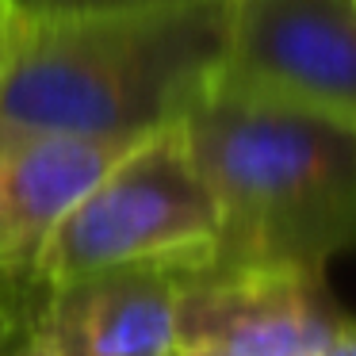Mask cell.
Returning <instances> with one entry per match:
<instances>
[{
    "label": "cell",
    "mask_w": 356,
    "mask_h": 356,
    "mask_svg": "<svg viewBox=\"0 0 356 356\" xmlns=\"http://www.w3.org/2000/svg\"><path fill=\"white\" fill-rule=\"evenodd\" d=\"M207 92L356 127V0H226V47Z\"/></svg>",
    "instance_id": "cell-4"
},
{
    "label": "cell",
    "mask_w": 356,
    "mask_h": 356,
    "mask_svg": "<svg viewBox=\"0 0 356 356\" xmlns=\"http://www.w3.org/2000/svg\"><path fill=\"white\" fill-rule=\"evenodd\" d=\"M134 142L0 127V268H31L50 230Z\"/></svg>",
    "instance_id": "cell-7"
},
{
    "label": "cell",
    "mask_w": 356,
    "mask_h": 356,
    "mask_svg": "<svg viewBox=\"0 0 356 356\" xmlns=\"http://www.w3.org/2000/svg\"><path fill=\"white\" fill-rule=\"evenodd\" d=\"M24 272L27 268H0V299H4V295L19 284V276H24Z\"/></svg>",
    "instance_id": "cell-11"
},
{
    "label": "cell",
    "mask_w": 356,
    "mask_h": 356,
    "mask_svg": "<svg viewBox=\"0 0 356 356\" xmlns=\"http://www.w3.org/2000/svg\"><path fill=\"white\" fill-rule=\"evenodd\" d=\"M211 261H142L42 284V322L58 356H165L180 299Z\"/></svg>",
    "instance_id": "cell-6"
},
{
    "label": "cell",
    "mask_w": 356,
    "mask_h": 356,
    "mask_svg": "<svg viewBox=\"0 0 356 356\" xmlns=\"http://www.w3.org/2000/svg\"><path fill=\"white\" fill-rule=\"evenodd\" d=\"M345 314L325 272L211 261L180 299L177 345L226 356H318Z\"/></svg>",
    "instance_id": "cell-5"
},
{
    "label": "cell",
    "mask_w": 356,
    "mask_h": 356,
    "mask_svg": "<svg viewBox=\"0 0 356 356\" xmlns=\"http://www.w3.org/2000/svg\"><path fill=\"white\" fill-rule=\"evenodd\" d=\"M318 356H356V318L345 314L341 325L333 330V337L325 341V348Z\"/></svg>",
    "instance_id": "cell-10"
},
{
    "label": "cell",
    "mask_w": 356,
    "mask_h": 356,
    "mask_svg": "<svg viewBox=\"0 0 356 356\" xmlns=\"http://www.w3.org/2000/svg\"><path fill=\"white\" fill-rule=\"evenodd\" d=\"M169 0H4V16H81V12H115V8H149Z\"/></svg>",
    "instance_id": "cell-9"
},
{
    "label": "cell",
    "mask_w": 356,
    "mask_h": 356,
    "mask_svg": "<svg viewBox=\"0 0 356 356\" xmlns=\"http://www.w3.org/2000/svg\"><path fill=\"white\" fill-rule=\"evenodd\" d=\"M0 35H4V19H0Z\"/></svg>",
    "instance_id": "cell-14"
},
{
    "label": "cell",
    "mask_w": 356,
    "mask_h": 356,
    "mask_svg": "<svg viewBox=\"0 0 356 356\" xmlns=\"http://www.w3.org/2000/svg\"><path fill=\"white\" fill-rule=\"evenodd\" d=\"M226 47V0L4 16L0 127L146 138L188 115Z\"/></svg>",
    "instance_id": "cell-1"
},
{
    "label": "cell",
    "mask_w": 356,
    "mask_h": 356,
    "mask_svg": "<svg viewBox=\"0 0 356 356\" xmlns=\"http://www.w3.org/2000/svg\"><path fill=\"white\" fill-rule=\"evenodd\" d=\"M215 195L177 119L138 138L73 203L35 253L31 276L62 284L115 264L215 261Z\"/></svg>",
    "instance_id": "cell-3"
},
{
    "label": "cell",
    "mask_w": 356,
    "mask_h": 356,
    "mask_svg": "<svg viewBox=\"0 0 356 356\" xmlns=\"http://www.w3.org/2000/svg\"><path fill=\"white\" fill-rule=\"evenodd\" d=\"M0 19H4V0H0Z\"/></svg>",
    "instance_id": "cell-13"
},
{
    "label": "cell",
    "mask_w": 356,
    "mask_h": 356,
    "mask_svg": "<svg viewBox=\"0 0 356 356\" xmlns=\"http://www.w3.org/2000/svg\"><path fill=\"white\" fill-rule=\"evenodd\" d=\"M165 356H226V353H215V348H200V345H177V348H169Z\"/></svg>",
    "instance_id": "cell-12"
},
{
    "label": "cell",
    "mask_w": 356,
    "mask_h": 356,
    "mask_svg": "<svg viewBox=\"0 0 356 356\" xmlns=\"http://www.w3.org/2000/svg\"><path fill=\"white\" fill-rule=\"evenodd\" d=\"M180 127L218 207L215 264L325 272L356 253V127L222 92Z\"/></svg>",
    "instance_id": "cell-2"
},
{
    "label": "cell",
    "mask_w": 356,
    "mask_h": 356,
    "mask_svg": "<svg viewBox=\"0 0 356 356\" xmlns=\"http://www.w3.org/2000/svg\"><path fill=\"white\" fill-rule=\"evenodd\" d=\"M0 356H58L54 337L42 322V284L31 268L0 299Z\"/></svg>",
    "instance_id": "cell-8"
}]
</instances>
